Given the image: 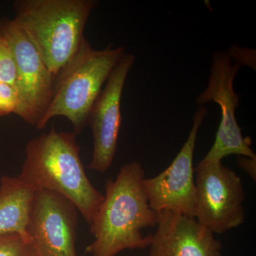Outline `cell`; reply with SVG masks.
Wrapping results in <instances>:
<instances>
[{
    "instance_id": "cell-1",
    "label": "cell",
    "mask_w": 256,
    "mask_h": 256,
    "mask_svg": "<svg viewBox=\"0 0 256 256\" xmlns=\"http://www.w3.org/2000/svg\"><path fill=\"white\" fill-rule=\"evenodd\" d=\"M146 171L138 162L127 163L114 180L106 184V195L90 222L94 240L86 248L92 256H116L124 250L150 247L152 235L142 229L158 225L159 213L152 210L143 188Z\"/></svg>"
},
{
    "instance_id": "cell-2",
    "label": "cell",
    "mask_w": 256,
    "mask_h": 256,
    "mask_svg": "<svg viewBox=\"0 0 256 256\" xmlns=\"http://www.w3.org/2000/svg\"><path fill=\"white\" fill-rule=\"evenodd\" d=\"M74 132H50L30 140L18 178L38 190L55 192L72 202L88 223L104 200L88 178Z\"/></svg>"
},
{
    "instance_id": "cell-3",
    "label": "cell",
    "mask_w": 256,
    "mask_h": 256,
    "mask_svg": "<svg viewBox=\"0 0 256 256\" xmlns=\"http://www.w3.org/2000/svg\"><path fill=\"white\" fill-rule=\"evenodd\" d=\"M96 0H18L15 22L23 28L55 78L82 44Z\"/></svg>"
},
{
    "instance_id": "cell-4",
    "label": "cell",
    "mask_w": 256,
    "mask_h": 256,
    "mask_svg": "<svg viewBox=\"0 0 256 256\" xmlns=\"http://www.w3.org/2000/svg\"><path fill=\"white\" fill-rule=\"evenodd\" d=\"M126 54L124 46L112 48V44L96 50L84 38L78 52L56 77L52 101L37 129H43L53 118L63 116L73 124L74 134H80L88 124L102 86Z\"/></svg>"
},
{
    "instance_id": "cell-5",
    "label": "cell",
    "mask_w": 256,
    "mask_h": 256,
    "mask_svg": "<svg viewBox=\"0 0 256 256\" xmlns=\"http://www.w3.org/2000/svg\"><path fill=\"white\" fill-rule=\"evenodd\" d=\"M0 38L9 46L16 65L20 104L15 114L36 126L52 101L54 76L28 34L14 20L0 18Z\"/></svg>"
},
{
    "instance_id": "cell-6",
    "label": "cell",
    "mask_w": 256,
    "mask_h": 256,
    "mask_svg": "<svg viewBox=\"0 0 256 256\" xmlns=\"http://www.w3.org/2000/svg\"><path fill=\"white\" fill-rule=\"evenodd\" d=\"M239 66L232 64L230 54L220 50L214 54L208 86L197 98L200 106L213 102L220 106L222 119L214 143L198 166L218 162L230 154L256 158L250 148V140L244 138L236 117L239 96L234 88V80Z\"/></svg>"
},
{
    "instance_id": "cell-7",
    "label": "cell",
    "mask_w": 256,
    "mask_h": 256,
    "mask_svg": "<svg viewBox=\"0 0 256 256\" xmlns=\"http://www.w3.org/2000/svg\"><path fill=\"white\" fill-rule=\"evenodd\" d=\"M195 218L213 233L223 234L245 220L242 181L222 162L196 166Z\"/></svg>"
},
{
    "instance_id": "cell-8",
    "label": "cell",
    "mask_w": 256,
    "mask_h": 256,
    "mask_svg": "<svg viewBox=\"0 0 256 256\" xmlns=\"http://www.w3.org/2000/svg\"><path fill=\"white\" fill-rule=\"evenodd\" d=\"M207 112L206 106L198 108L188 140L172 164L154 178L143 180V188L150 206L158 213L171 210L195 218L196 190L194 152L198 130Z\"/></svg>"
},
{
    "instance_id": "cell-9",
    "label": "cell",
    "mask_w": 256,
    "mask_h": 256,
    "mask_svg": "<svg viewBox=\"0 0 256 256\" xmlns=\"http://www.w3.org/2000/svg\"><path fill=\"white\" fill-rule=\"evenodd\" d=\"M78 212L72 202L58 194L35 192L26 232L38 256H78Z\"/></svg>"
},
{
    "instance_id": "cell-10",
    "label": "cell",
    "mask_w": 256,
    "mask_h": 256,
    "mask_svg": "<svg viewBox=\"0 0 256 256\" xmlns=\"http://www.w3.org/2000/svg\"><path fill=\"white\" fill-rule=\"evenodd\" d=\"M134 62V55L126 54L112 69L90 111L88 124L94 137V149L89 169L98 172H105L114 162L122 122L121 98Z\"/></svg>"
},
{
    "instance_id": "cell-11",
    "label": "cell",
    "mask_w": 256,
    "mask_h": 256,
    "mask_svg": "<svg viewBox=\"0 0 256 256\" xmlns=\"http://www.w3.org/2000/svg\"><path fill=\"white\" fill-rule=\"evenodd\" d=\"M222 244L194 217L163 210L159 213L150 252L153 256H222Z\"/></svg>"
},
{
    "instance_id": "cell-12",
    "label": "cell",
    "mask_w": 256,
    "mask_h": 256,
    "mask_svg": "<svg viewBox=\"0 0 256 256\" xmlns=\"http://www.w3.org/2000/svg\"><path fill=\"white\" fill-rule=\"evenodd\" d=\"M35 192L34 188L18 176L1 178L0 234H20L30 238L26 228Z\"/></svg>"
},
{
    "instance_id": "cell-13",
    "label": "cell",
    "mask_w": 256,
    "mask_h": 256,
    "mask_svg": "<svg viewBox=\"0 0 256 256\" xmlns=\"http://www.w3.org/2000/svg\"><path fill=\"white\" fill-rule=\"evenodd\" d=\"M0 256H38L30 238L20 234H0Z\"/></svg>"
},
{
    "instance_id": "cell-14",
    "label": "cell",
    "mask_w": 256,
    "mask_h": 256,
    "mask_svg": "<svg viewBox=\"0 0 256 256\" xmlns=\"http://www.w3.org/2000/svg\"><path fill=\"white\" fill-rule=\"evenodd\" d=\"M0 82L16 88V68L14 57L4 40L0 38Z\"/></svg>"
},
{
    "instance_id": "cell-15",
    "label": "cell",
    "mask_w": 256,
    "mask_h": 256,
    "mask_svg": "<svg viewBox=\"0 0 256 256\" xmlns=\"http://www.w3.org/2000/svg\"><path fill=\"white\" fill-rule=\"evenodd\" d=\"M20 100L16 88L0 82V116L16 114Z\"/></svg>"
},
{
    "instance_id": "cell-16",
    "label": "cell",
    "mask_w": 256,
    "mask_h": 256,
    "mask_svg": "<svg viewBox=\"0 0 256 256\" xmlns=\"http://www.w3.org/2000/svg\"><path fill=\"white\" fill-rule=\"evenodd\" d=\"M238 164L252 180H256V158L240 156Z\"/></svg>"
},
{
    "instance_id": "cell-17",
    "label": "cell",
    "mask_w": 256,
    "mask_h": 256,
    "mask_svg": "<svg viewBox=\"0 0 256 256\" xmlns=\"http://www.w3.org/2000/svg\"><path fill=\"white\" fill-rule=\"evenodd\" d=\"M153 256L151 254H150V256Z\"/></svg>"
}]
</instances>
